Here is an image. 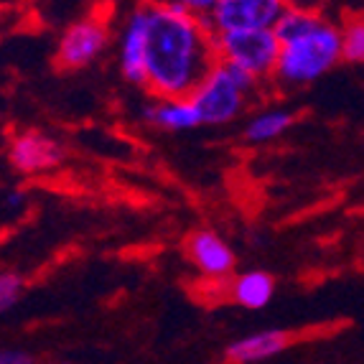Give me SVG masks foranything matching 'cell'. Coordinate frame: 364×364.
<instances>
[{"mask_svg":"<svg viewBox=\"0 0 364 364\" xmlns=\"http://www.w3.org/2000/svg\"><path fill=\"white\" fill-rule=\"evenodd\" d=\"M64 146L43 130H21L8 143V164L26 176L49 173L64 164Z\"/></svg>","mask_w":364,"mask_h":364,"instance_id":"52a82bcc","label":"cell"},{"mask_svg":"<svg viewBox=\"0 0 364 364\" xmlns=\"http://www.w3.org/2000/svg\"><path fill=\"white\" fill-rule=\"evenodd\" d=\"M219 61L242 67L260 82L273 79L280 56V41L273 28L265 31H232L214 36Z\"/></svg>","mask_w":364,"mask_h":364,"instance_id":"277c9868","label":"cell"},{"mask_svg":"<svg viewBox=\"0 0 364 364\" xmlns=\"http://www.w3.org/2000/svg\"><path fill=\"white\" fill-rule=\"evenodd\" d=\"M293 341H296V334L288 328H262V331H252V334H245L240 339L230 341L222 357H225L227 364L267 362V359L291 349Z\"/></svg>","mask_w":364,"mask_h":364,"instance_id":"30bf717a","label":"cell"},{"mask_svg":"<svg viewBox=\"0 0 364 364\" xmlns=\"http://www.w3.org/2000/svg\"><path fill=\"white\" fill-rule=\"evenodd\" d=\"M148 13L146 90L153 97H191L219 61L207 21L176 6L143 0Z\"/></svg>","mask_w":364,"mask_h":364,"instance_id":"6da1fadb","label":"cell"},{"mask_svg":"<svg viewBox=\"0 0 364 364\" xmlns=\"http://www.w3.org/2000/svg\"><path fill=\"white\" fill-rule=\"evenodd\" d=\"M6 201H8V207H21L26 201V196H23V191H8Z\"/></svg>","mask_w":364,"mask_h":364,"instance_id":"d6986e66","label":"cell"},{"mask_svg":"<svg viewBox=\"0 0 364 364\" xmlns=\"http://www.w3.org/2000/svg\"><path fill=\"white\" fill-rule=\"evenodd\" d=\"M230 301L240 309L262 311L275 296V278L265 270H245L230 280Z\"/></svg>","mask_w":364,"mask_h":364,"instance_id":"7c38bea8","label":"cell"},{"mask_svg":"<svg viewBox=\"0 0 364 364\" xmlns=\"http://www.w3.org/2000/svg\"><path fill=\"white\" fill-rule=\"evenodd\" d=\"M293 112L283 107H270L262 109L257 115H252L245 125V140L252 143V146H262V143H270V140L280 138L288 128L293 125Z\"/></svg>","mask_w":364,"mask_h":364,"instance_id":"4fadbf2b","label":"cell"},{"mask_svg":"<svg viewBox=\"0 0 364 364\" xmlns=\"http://www.w3.org/2000/svg\"><path fill=\"white\" fill-rule=\"evenodd\" d=\"M0 364H38L36 357L23 349H0Z\"/></svg>","mask_w":364,"mask_h":364,"instance_id":"e0dca14e","label":"cell"},{"mask_svg":"<svg viewBox=\"0 0 364 364\" xmlns=\"http://www.w3.org/2000/svg\"><path fill=\"white\" fill-rule=\"evenodd\" d=\"M23 291H26L23 275L3 270V273H0V314H6V311H11L13 306L18 304Z\"/></svg>","mask_w":364,"mask_h":364,"instance_id":"9a60e30c","label":"cell"},{"mask_svg":"<svg viewBox=\"0 0 364 364\" xmlns=\"http://www.w3.org/2000/svg\"><path fill=\"white\" fill-rule=\"evenodd\" d=\"M341 31V61L364 64V16H349L339 26Z\"/></svg>","mask_w":364,"mask_h":364,"instance_id":"5bb4252c","label":"cell"},{"mask_svg":"<svg viewBox=\"0 0 364 364\" xmlns=\"http://www.w3.org/2000/svg\"><path fill=\"white\" fill-rule=\"evenodd\" d=\"M186 257L199 275L209 280H227L237 267V255L225 237L212 230H196L186 237Z\"/></svg>","mask_w":364,"mask_h":364,"instance_id":"ba28073f","label":"cell"},{"mask_svg":"<svg viewBox=\"0 0 364 364\" xmlns=\"http://www.w3.org/2000/svg\"><path fill=\"white\" fill-rule=\"evenodd\" d=\"M49 364H59V362H49Z\"/></svg>","mask_w":364,"mask_h":364,"instance_id":"ffe728a7","label":"cell"},{"mask_svg":"<svg viewBox=\"0 0 364 364\" xmlns=\"http://www.w3.org/2000/svg\"><path fill=\"white\" fill-rule=\"evenodd\" d=\"M143 120L151 128L168 133H183L201 125L194 102L188 97H153V102L143 107Z\"/></svg>","mask_w":364,"mask_h":364,"instance_id":"8fae6325","label":"cell"},{"mask_svg":"<svg viewBox=\"0 0 364 364\" xmlns=\"http://www.w3.org/2000/svg\"><path fill=\"white\" fill-rule=\"evenodd\" d=\"M288 8H301V11H321L323 0H286Z\"/></svg>","mask_w":364,"mask_h":364,"instance_id":"ac0fdd59","label":"cell"},{"mask_svg":"<svg viewBox=\"0 0 364 364\" xmlns=\"http://www.w3.org/2000/svg\"><path fill=\"white\" fill-rule=\"evenodd\" d=\"M286 11V0H217V6L204 21L214 36H219L232 31L275 28Z\"/></svg>","mask_w":364,"mask_h":364,"instance_id":"5b68a950","label":"cell"},{"mask_svg":"<svg viewBox=\"0 0 364 364\" xmlns=\"http://www.w3.org/2000/svg\"><path fill=\"white\" fill-rule=\"evenodd\" d=\"M188 100L194 102L201 125L219 128V125H230L242 115L247 109L250 95L235 82L225 61H217Z\"/></svg>","mask_w":364,"mask_h":364,"instance_id":"3957f363","label":"cell"},{"mask_svg":"<svg viewBox=\"0 0 364 364\" xmlns=\"http://www.w3.org/2000/svg\"><path fill=\"white\" fill-rule=\"evenodd\" d=\"M109 43V28L97 16L74 21L64 28L59 43H56V67L77 72L100 59Z\"/></svg>","mask_w":364,"mask_h":364,"instance_id":"8992f818","label":"cell"},{"mask_svg":"<svg viewBox=\"0 0 364 364\" xmlns=\"http://www.w3.org/2000/svg\"><path fill=\"white\" fill-rule=\"evenodd\" d=\"M273 31L280 41L273 82L283 90L314 85L341 61V31L321 11L288 8Z\"/></svg>","mask_w":364,"mask_h":364,"instance_id":"7a4b0ae2","label":"cell"},{"mask_svg":"<svg viewBox=\"0 0 364 364\" xmlns=\"http://www.w3.org/2000/svg\"><path fill=\"white\" fill-rule=\"evenodd\" d=\"M146 33L148 13L146 3L140 0L125 18L120 33V72L130 85L146 87Z\"/></svg>","mask_w":364,"mask_h":364,"instance_id":"9c48e42d","label":"cell"},{"mask_svg":"<svg viewBox=\"0 0 364 364\" xmlns=\"http://www.w3.org/2000/svg\"><path fill=\"white\" fill-rule=\"evenodd\" d=\"M158 3H166V6H176L181 11L191 13L196 18H207L212 8L217 6V0H158Z\"/></svg>","mask_w":364,"mask_h":364,"instance_id":"2e32d148","label":"cell"}]
</instances>
